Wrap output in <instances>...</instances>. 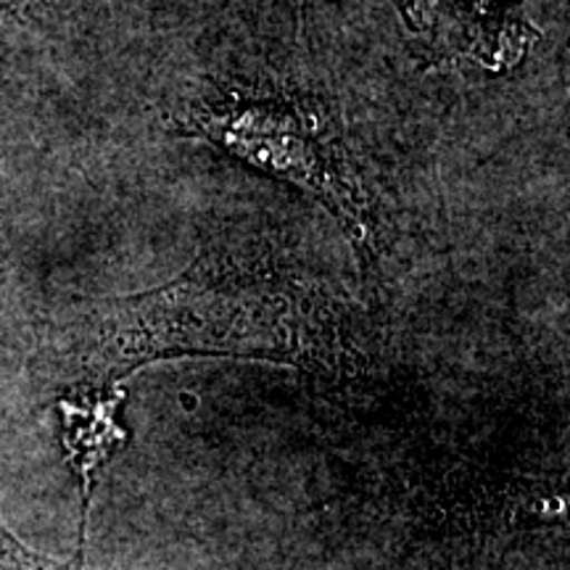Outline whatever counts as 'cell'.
Here are the masks:
<instances>
[{"label": "cell", "instance_id": "1", "mask_svg": "<svg viewBox=\"0 0 570 570\" xmlns=\"http://www.w3.org/2000/svg\"><path fill=\"white\" fill-rule=\"evenodd\" d=\"M177 356H235L336 377L362 360L344 306L302 256L252 235L204 248L159 288L77 309L42 341L38 370L67 394L114 389Z\"/></svg>", "mask_w": 570, "mask_h": 570}, {"label": "cell", "instance_id": "2", "mask_svg": "<svg viewBox=\"0 0 570 570\" xmlns=\"http://www.w3.org/2000/svg\"><path fill=\"white\" fill-rule=\"evenodd\" d=\"M180 138L204 140L254 173L288 183L341 225L360 254H377L375 204L346 142L336 104L275 77L206 82L167 117Z\"/></svg>", "mask_w": 570, "mask_h": 570}, {"label": "cell", "instance_id": "3", "mask_svg": "<svg viewBox=\"0 0 570 570\" xmlns=\"http://www.w3.org/2000/svg\"><path fill=\"white\" fill-rule=\"evenodd\" d=\"M417 53L428 61H465L489 71L518 67L537 30L523 0H396Z\"/></svg>", "mask_w": 570, "mask_h": 570}, {"label": "cell", "instance_id": "4", "mask_svg": "<svg viewBox=\"0 0 570 570\" xmlns=\"http://www.w3.org/2000/svg\"><path fill=\"white\" fill-rule=\"evenodd\" d=\"M125 391L122 386L114 389H88V391H67L59 399L63 446L71 470L80 479L82 489V541L80 554H85V537H88V515L90 499L96 489V479L101 468L114 454L122 449L127 441L125 428L119 425V410H122Z\"/></svg>", "mask_w": 570, "mask_h": 570}, {"label": "cell", "instance_id": "5", "mask_svg": "<svg viewBox=\"0 0 570 570\" xmlns=\"http://www.w3.org/2000/svg\"><path fill=\"white\" fill-rule=\"evenodd\" d=\"M82 566L85 554L80 552L71 560H56L42 552H35L0 518V570H82Z\"/></svg>", "mask_w": 570, "mask_h": 570}, {"label": "cell", "instance_id": "6", "mask_svg": "<svg viewBox=\"0 0 570 570\" xmlns=\"http://www.w3.org/2000/svg\"><path fill=\"white\" fill-rule=\"evenodd\" d=\"M13 3H27V0H0V6H13Z\"/></svg>", "mask_w": 570, "mask_h": 570}]
</instances>
